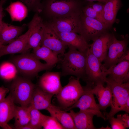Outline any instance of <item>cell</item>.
<instances>
[{
    "instance_id": "6da1fadb",
    "label": "cell",
    "mask_w": 129,
    "mask_h": 129,
    "mask_svg": "<svg viewBox=\"0 0 129 129\" xmlns=\"http://www.w3.org/2000/svg\"><path fill=\"white\" fill-rule=\"evenodd\" d=\"M69 48L68 51L64 53L61 60V76L72 75L83 79L85 73L86 52H81L74 47Z\"/></svg>"
},
{
    "instance_id": "7a4b0ae2",
    "label": "cell",
    "mask_w": 129,
    "mask_h": 129,
    "mask_svg": "<svg viewBox=\"0 0 129 129\" xmlns=\"http://www.w3.org/2000/svg\"><path fill=\"white\" fill-rule=\"evenodd\" d=\"M12 62L20 73L28 77L37 76L39 72L50 70L54 66L42 63L32 53L27 52L15 56Z\"/></svg>"
},
{
    "instance_id": "3957f363",
    "label": "cell",
    "mask_w": 129,
    "mask_h": 129,
    "mask_svg": "<svg viewBox=\"0 0 129 129\" xmlns=\"http://www.w3.org/2000/svg\"><path fill=\"white\" fill-rule=\"evenodd\" d=\"M80 79L71 76L68 84L62 87L56 95L59 107L62 109L64 110L71 107L83 94L84 89Z\"/></svg>"
},
{
    "instance_id": "277c9868",
    "label": "cell",
    "mask_w": 129,
    "mask_h": 129,
    "mask_svg": "<svg viewBox=\"0 0 129 129\" xmlns=\"http://www.w3.org/2000/svg\"><path fill=\"white\" fill-rule=\"evenodd\" d=\"M105 83L110 85L112 94L111 110L109 113H104L106 119L108 120L118 112L124 111L126 101L129 97V82L118 83L107 77Z\"/></svg>"
},
{
    "instance_id": "5b68a950",
    "label": "cell",
    "mask_w": 129,
    "mask_h": 129,
    "mask_svg": "<svg viewBox=\"0 0 129 129\" xmlns=\"http://www.w3.org/2000/svg\"><path fill=\"white\" fill-rule=\"evenodd\" d=\"M36 85L26 77H15L9 89L14 103L21 106H28Z\"/></svg>"
},
{
    "instance_id": "8992f818",
    "label": "cell",
    "mask_w": 129,
    "mask_h": 129,
    "mask_svg": "<svg viewBox=\"0 0 129 129\" xmlns=\"http://www.w3.org/2000/svg\"><path fill=\"white\" fill-rule=\"evenodd\" d=\"M106 68L96 57L90 52H86L85 73L83 80L93 87L98 84L104 85L107 76Z\"/></svg>"
},
{
    "instance_id": "52a82bcc",
    "label": "cell",
    "mask_w": 129,
    "mask_h": 129,
    "mask_svg": "<svg viewBox=\"0 0 129 129\" xmlns=\"http://www.w3.org/2000/svg\"><path fill=\"white\" fill-rule=\"evenodd\" d=\"M128 42L126 39L118 40L112 34L108 43L107 54L104 66L109 69L124 60H129Z\"/></svg>"
},
{
    "instance_id": "ba28073f",
    "label": "cell",
    "mask_w": 129,
    "mask_h": 129,
    "mask_svg": "<svg viewBox=\"0 0 129 129\" xmlns=\"http://www.w3.org/2000/svg\"><path fill=\"white\" fill-rule=\"evenodd\" d=\"M47 24L54 31L58 32H72L80 34L81 30V16L76 11L63 16L53 18Z\"/></svg>"
},
{
    "instance_id": "9c48e42d",
    "label": "cell",
    "mask_w": 129,
    "mask_h": 129,
    "mask_svg": "<svg viewBox=\"0 0 129 129\" xmlns=\"http://www.w3.org/2000/svg\"><path fill=\"white\" fill-rule=\"evenodd\" d=\"M43 9L53 18L67 15L77 10L79 3L76 0H45Z\"/></svg>"
},
{
    "instance_id": "30bf717a",
    "label": "cell",
    "mask_w": 129,
    "mask_h": 129,
    "mask_svg": "<svg viewBox=\"0 0 129 129\" xmlns=\"http://www.w3.org/2000/svg\"><path fill=\"white\" fill-rule=\"evenodd\" d=\"M38 19V16L35 15L32 20L28 24V30L24 34L21 35L16 39L7 45H4L0 48V58L8 54H23L29 38L33 30Z\"/></svg>"
},
{
    "instance_id": "8fae6325",
    "label": "cell",
    "mask_w": 129,
    "mask_h": 129,
    "mask_svg": "<svg viewBox=\"0 0 129 129\" xmlns=\"http://www.w3.org/2000/svg\"><path fill=\"white\" fill-rule=\"evenodd\" d=\"M83 87L84 92L83 94L73 105L64 110L66 111L74 108H78L80 110L93 113L95 115L105 120L106 118L101 111L98 104L95 100L94 94L91 91L92 87L86 84V86Z\"/></svg>"
},
{
    "instance_id": "7c38bea8",
    "label": "cell",
    "mask_w": 129,
    "mask_h": 129,
    "mask_svg": "<svg viewBox=\"0 0 129 129\" xmlns=\"http://www.w3.org/2000/svg\"><path fill=\"white\" fill-rule=\"evenodd\" d=\"M81 35L87 42L93 40L104 33L109 27L105 23L96 19L86 16H81Z\"/></svg>"
},
{
    "instance_id": "4fadbf2b",
    "label": "cell",
    "mask_w": 129,
    "mask_h": 129,
    "mask_svg": "<svg viewBox=\"0 0 129 129\" xmlns=\"http://www.w3.org/2000/svg\"><path fill=\"white\" fill-rule=\"evenodd\" d=\"M61 76L60 72H46L39 77L37 85L44 91L56 95L62 87Z\"/></svg>"
},
{
    "instance_id": "5bb4252c",
    "label": "cell",
    "mask_w": 129,
    "mask_h": 129,
    "mask_svg": "<svg viewBox=\"0 0 129 129\" xmlns=\"http://www.w3.org/2000/svg\"><path fill=\"white\" fill-rule=\"evenodd\" d=\"M41 42L43 46L63 56L67 47L60 40L55 31L46 24Z\"/></svg>"
},
{
    "instance_id": "9a60e30c",
    "label": "cell",
    "mask_w": 129,
    "mask_h": 129,
    "mask_svg": "<svg viewBox=\"0 0 129 129\" xmlns=\"http://www.w3.org/2000/svg\"><path fill=\"white\" fill-rule=\"evenodd\" d=\"M55 31L64 44L68 47H74L84 52H86L89 48L90 45L81 35L77 33Z\"/></svg>"
},
{
    "instance_id": "2e32d148",
    "label": "cell",
    "mask_w": 129,
    "mask_h": 129,
    "mask_svg": "<svg viewBox=\"0 0 129 129\" xmlns=\"http://www.w3.org/2000/svg\"><path fill=\"white\" fill-rule=\"evenodd\" d=\"M106 73L108 79L117 82L124 83L129 82V61L124 60L107 69Z\"/></svg>"
},
{
    "instance_id": "e0dca14e",
    "label": "cell",
    "mask_w": 129,
    "mask_h": 129,
    "mask_svg": "<svg viewBox=\"0 0 129 129\" xmlns=\"http://www.w3.org/2000/svg\"><path fill=\"white\" fill-rule=\"evenodd\" d=\"M14 103L10 93L0 102V127L4 129H12L8 123L14 118Z\"/></svg>"
},
{
    "instance_id": "ac0fdd59",
    "label": "cell",
    "mask_w": 129,
    "mask_h": 129,
    "mask_svg": "<svg viewBox=\"0 0 129 129\" xmlns=\"http://www.w3.org/2000/svg\"><path fill=\"white\" fill-rule=\"evenodd\" d=\"M27 26H14L2 21L0 25V42L5 45L10 43L21 35Z\"/></svg>"
},
{
    "instance_id": "d6986e66",
    "label": "cell",
    "mask_w": 129,
    "mask_h": 129,
    "mask_svg": "<svg viewBox=\"0 0 129 129\" xmlns=\"http://www.w3.org/2000/svg\"><path fill=\"white\" fill-rule=\"evenodd\" d=\"M111 35L104 33L93 40L92 43L90 45V52L102 62L104 61L106 57L108 43Z\"/></svg>"
},
{
    "instance_id": "ffe728a7",
    "label": "cell",
    "mask_w": 129,
    "mask_h": 129,
    "mask_svg": "<svg viewBox=\"0 0 129 129\" xmlns=\"http://www.w3.org/2000/svg\"><path fill=\"white\" fill-rule=\"evenodd\" d=\"M107 84L106 87L102 84L94 86L91 88V91L95 95L98 100V104L100 110L105 111L109 107H111L112 102V94L110 85Z\"/></svg>"
},
{
    "instance_id": "44dd1931",
    "label": "cell",
    "mask_w": 129,
    "mask_h": 129,
    "mask_svg": "<svg viewBox=\"0 0 129 129\" xmlns=\"http://www.w3.org/2000/svg\"><path fill=\"white\" fill-rule=\"evenodd\" d=\"M53 96L43 91L37 85L29 105L39 110H46L51 104L52 99Z\"/></svg>"
},
{
    "instance_id": "7402d4cb",
    "label": "cell",
    "mask_w": 129,
    "mask_h": 129,
    "mask_svg": "<svg viewBox=\"0 0 129 129\" xmlns=\"http://www.w3.org/2000/svg\"><path fill=\"white\" fill-rule=\"evenodd\" d=\"M69 111L77 129H97L93 123V118L95 115L93 113L80 110L77 112H75L72 109Z\"/></svg>"
},
{
    "instance_id": "603a6c76",
    "label": "cell",
    "mask_w": 129,
    "mask_h": 129,
    "mask_svg": "<svg viewBox=\"0 0 129 129\" xmlns=\"http://www.w3.org/2000/svg\"><path fill=\"white\" fill-rule=\"evenodd\" d=\"M46 110L65 129H77L72 118L69 113L52 104Z\"/></svg>"
},
{
    "instance_id": "cb8c5ba5",
    "label": "cell",
    "mask_w": 129,
    "mask_h": 129,
    "mask_svg": "<svg viewBox=\"0 0 129 129\" xmlns=\"http://www.w3.org/2000/svg\"><path fill=\"white\" fill-rule=\"evenodd\" d=\"M45 28V24L39 16L29 38L24 53L27 52L30 49H34L41 46Z\"/></svg>"
},
{
    "instance_id": "d4e9b609",
    "label": "cell",
    "mask_w": 129,
    "mask_h": 129,
    "mask_svg": "<svg viewBox=\"0 0 129 129\" xmlns=\"http://www.w3.org/2000/svg\"><path fill=\"white\" fill-rule=\"evenodd\" d=\"M32 53L38 59L43 60L51 66H54L60 61L57 53L44 46H41L33 50Z\"/></svg>"
},
{
    "instance_id": "484cf974",
    "label": "cell",
    "mask_w": 129,
    "mask_h": 129,
    "mask_svg": "<svg viewBox=\"0 0 129 129\" xmlns=\"http://www.w3.org/2000/svg\"><path fill=\"white\" fill-rule=\"evenodd\" d=\"M120 3V0H108L105 3L102 16L108 27L114 22Z\"/></svg>"
},
{
    "instance_id": "4316f807",
    "label": "cell",
    "mask_w": 129,
    "mask_h": 129,
    "mask_svg": "<svg viewBox=\"0 0 129 129\" xmlns=\"http://www.w3.org/2000/svg\"><path fill=\"white\" fill-rule=\"evenodd\" d=\"M5 10L10 15L12 21H21L27 16L28 10L20 1L11 2Z\"/></svg>"
},
{
    "instance_id": "83f0119b",
    "label": "cell",
    "mask_w": 129,
    "mask_h": 129,
    "mask_svg": "<svg viewBox=\"0 0 129 129\" xmlns=\"http://www.w3.org/2000/svg\"><path fill=\"white\" fill-rule=\"evenodd\" d=\"M28 106H15L14 117L15 122L12 128L15 129L28 124L30 119Z\"/></svg>"
},
{
    "instance_id": "f1b7e54d",
    "label": "cell",
    "mask_w": 129,
    "mask_h": 129,
    "mask_svg": "<svg viewBox=\"0 0 129 129\" xmlns=\"http://www.w3.org/2000/svg\"><path fill=\"white\" fill-rule=\"evenodd\" d=\"M30 119L27 124L32 129H39L42 128V124L45 115L31 106H28Z\"/></svg>"
},
{
    "instance_id": "f546056e",
    "label": "cell",
    "mask_w": 129,
    "mask_h": 129,
    "mask_svg": "<svg viewBox=\"0 0 129 129\" xmlns=\"http://www.w3.org/2000/svg\"><path fill=\"white\" fill-rule=\"evenodd\" d=\"M44 129H64V128L54 117L45 115L42 124Z\"/></svg>"
},
{
    "instance_id": "4dcf8cb0",
    "label": "cell",
    "mask_w": 129,
    "mask_h": 129,
    "mask_svg": "<svg viewBox=\"0 0 129 129\" xmlns=\"http://www.w3.org/2000/svg\"><path fill=\"white\" fill-rule=\"evenodd\" d=\"M19 0L26 5L28 10L39 13L42 10L43 6L41 0Z\"/></svg>"
},
{
    "instance_id": "1f68e13d",
    "label": "cell",
    "mask_w": 129,
    "mask_h": 129,
    "mask_svg": "<svg viewBox=\"0 0 129 129\" xmlns=\"http://www.w3.org/2000/svg\"><path fill=\"white\" fill-rule=\"evenodd\" d=\"M83 11L84 15L105 23L102 16L96 11L89 5L85 7L83 10Z\"/></svg>"
},
{
    "instance_id": "d6a6232c",
    "label": "cell",
    "mask_w": 129,
    "mask_h": 129,
    "mask_svg": "<svg viewBox=\"0 0 129 129\" xmlns=\"http://www.w3.org/2000/svg\"><path fill=\"white\" fill-rule=\"evenodd\" d=\"M112 129H125L126 127L121 119L117 116L115 118L114 116L108 119Z\"/></svg>"
},
{
    "instance_id": "836d02e7",
    "label": "cell",
    "mask_w": 129,
    "mask_h": 129,
    "mask_svg": "<svg viewBox=\"0 0 129 129\" xmlns=\"http://www.w3.org/2000/svg\"><path fill=\"white\" fill-rule=\"evenodd\" d=\"M89 5L102 16V15L104 6V4L102 3L99 2V3H92Z\"/></svg>"
},
{
    "instance_id": "e575fe53",
    "label": "cell",
    "mask_w": 129,
    "mask_h": 129,
    "mask_svg": "<svg viewBox=\"0 0 129 129\" xmlns=\"http://www.w3.org/2000/svg\"><path fill=\"white\" fill-rule=\"evenodd\" d=\"M127 113L124 114H118L117 116L120 118L125 125L127 128L129 127V116Z\"/></svg>"
},
{
    "instance_id": "d590c367",
    "label": "cell",
    "mask_w": 129,
    "mask_h": 129,
    "mask_svg": "<svg viewBox=\"0 0 129 129\" xmlns=\"http://www.w3.org/2000/svg\"><path fill=\"white\" fill-rule=\"evenodd\" d=\"M9 91L8 88L3 86L0 87V102L4 99L6 95Z\"/></svg>"
},
{
    "instance_id": "8d00e7d4",
    "label": "cell",
    "mask_w": 129,
    "mask_h": 129,
    "mask_svg": "<svg viewBox=\"0 0 129 129\" xmlns=\"http://www.w3.org/2000/svg\"><path fill=\"white\" fill-rule=\"evenodd\" d=\"M6 0H0V21H2V19L5 16L3 11V5Z\"/></svg>"
},
{
    "instance_id": "74e56055",
    "label": "cell",
    "mask_w": 129,
    "mask_h": 129,
    "mask_svg": "<svg viewBox=\"0 0 129 129\" xmlns=\"http://www.w3.org/2000/svg\"><path fill=\"white\" fill-rule=\"evenodd\" d=\"M126 113H129V97L128 98L125 106L124 110Z\"/></svg>"
},
{
    "instance_id": "f35d334b",
    "label": "cell",
    "mask_w": 129,
    "mask_h": 129,
    "mask_svg": "<svg viewBox=\"0 0 129 129\" xmlns=\"http://www.w3.org/2000/svg\"><path fill=\"white\" fill-rule=\"evenodd\" d=\"M16 129H32L31 127L28 124L23 126L16 128Z\"/></svg>"
},
{
    "instance_id": "ab89813d",
    "label": "cell",
    "mask_w": 129,
    "mask_h": 129,
    "mask_svg": "<svg viewBox=\"0 0 129 129\" xmlns=\"http://www.w3.org/2000/svg\"><path fill=\"white\" fill-rule=\"evenodd\" d=\"M87 1L90 2H92L94 1H97L99 2L105 3L108 0H86Z\"/></svg>"
},
{
    "instance_id": "60d3db41",
    "label": "cell",
    "mask_w": 129,
    "mask_h": 129,
    "mask_svg": "<svg viewBox=\"0 0 129 129\" xmlns=\"http://www.w3.org/2000/svg\"><path fill=\"white\" fill-rule=\"evenodd\" d=\"M98 129H111V128L110 127H109L108 125L106 127H102L101 128H98Z\"/></svg>"
},
{
    "instance_id": "b9f144b4",
    "label": "cell",
    "mask_w": 129,
    "mask_h": 129,
    "mask_svg": "<svg viewBox=\"0 0 129 129\" xmlns=\"http://www.w3.org/2000/svg\"><path fill=\"white\" fill-rule=\"evenodd\" d=\"M3 45H3L0 41V48L2 47Z\"/></svg>"
},
{
    "instance_id": "7bdbcfd3",
    "label": "cell",
    "mask_w": 129,
    "mask_h": 129,
    "mask_svg": "<svg viewBox=\"0 0 129 129\" xmlns=\"http://www.w3.org/2000/svg\"><path fill=\"white\" fill-rule=\"evenodd\" d=\"M2 21H0V24L1 23V22H2Z\"/></svg>"
}]
</instances>
